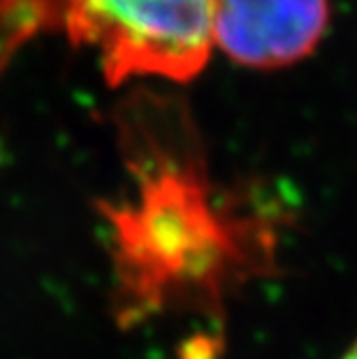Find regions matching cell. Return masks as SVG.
I'll use <instances>...</instances> for the list:
<instances>
[{"mask_svg": "<svg viewBox=\"0 0 357 359\" xmlns=\"http://www.w3.org/2000/svg\"><path fill=\"white\" fill-rule=\"evenodd\" d=\"M40 30L100 53L105 77L188 81L207 65L211 0H0V70Z\"/></svg>", "mask_w": 357, "mask_h": 359, "instance_id": "1", "label": "cell"}, {"mask_svg": "<svg viewBox=\"0 0 357 359\" xmlns=\"http://www.w3.org/2000/svg\"><path fill=\"white\" fill-rule=\"evenodd\" d=\"M330 0H211V40L234 63L276 70L323 40Z\"/></svg>", "mask_w": 357, "mask_h": 359, "instance_id": "2", "label": "cell"}, {"mask_svg": "<svg viewBox=\"0 0 357 359\" xmlns=\"http://www.w3.org/2000/svg\"><path fill=\"white\" fill-rule=\"evenodd\" d=\"M341 359H357V341L353 343L351 348H348V353H346L344 357H341Z\"/></svg>", "mask_w": 357, "mask_h": 359, "instance_id": "3", "label": "cell"}]
</instances>
